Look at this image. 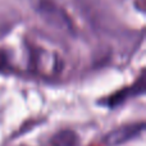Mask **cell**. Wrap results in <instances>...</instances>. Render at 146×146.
Instances as JSON below:
<instances>
[{"mask_svg": "<svg viewBox=\"0 0 146 146\" xmlns=\"http://www.w3.org/2000/svg\"><path fill=\"white\" fill-rule=\"evenodd\" d=\"M37 12L49 25L63 31H73V25L71 18L67 15L63 8L56 5L51 0H40L37 5Z\"/></svg>", "mask_w": 146, "mask_h": 146, "instance_id": "cell-1", "label": "cell"}, {"mask_svg": "<svg viewBox=\"0 0 146 146\" xmlns=\"http://www.w3.org/2000/svg\"><path fill=\"white\" fill-rule=\"evenodd\" d=\"M145 128V123L140 122V123H132V124H126L119 128H115L110 131L108 135L104 137V142L108 146H118L124 142L129 141V140L135 139L139 136Z\"/></svg>", "mask_w": 146, "mask_h": 146, "instance_id": "cell-2", "label": "cell"}, {"mask_svg": "<svg viewBox=\"0 0 146 146\" xmlns=\"http://www.w3.org/2000/svg\"><path fill=\"white\" fill-rule=\"evenodd\" d=\"M144 92H145V74L141 73L140 78L137 80V82L135 83V85L129 86V87H127V88H123V90L118 91L117 94H113V95L106 100V105H109L110 108H114V106H118V105H121L122 103H124L128 98L142 95Z\"/></svg>", "mask_w": 146, "mask_h": 146, "instance_id": "cell-3", "label": "cell"}, {"mask_svg": "<svg viewBox=\"0 0 146 146\" xmlns=\"http://www.w3.org/2000/svg\"><path fill=\"white\" fill-rule=\"evenodd\" d=\"M51 146H80V137L72 129L59 131L51 137Z\"/></svg>", "mask_w": 146, "mask_h": 146, "instance_id": "cell-4", "label": "cell"}, {"mask_svg": "<svg viewBox=\"0 0 146 146\" xmlns=\"http://www.w3.org/2000/svg\"><path fill=\"white\" fill-rule=\"evenodd\" d=\"M8 67V58L5 55V53H0V69L4 71Z\"/></svg>", "mask_w": 146, "mask_h": 146, "instance_id": "cell-5", "label": "cell"}]
</instances>
